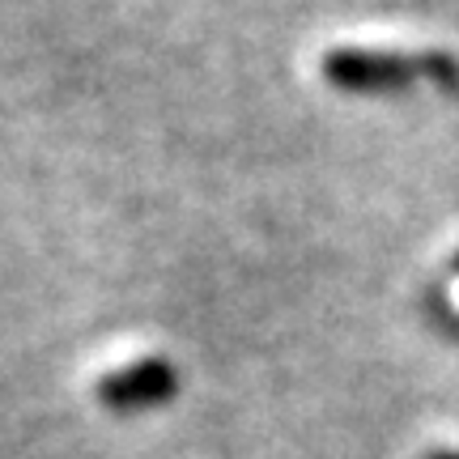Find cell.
I'll use <instances>...</instances> for the list:
<instances>
[{"label": "cell", "instance_id": "obj_1", "mask_svg": "<svg viewBox=\"0 0 459 459\" xmlns=\"http://www.w3.org/2000/svg\"><path fill=\"white\" fill-rule=\"evenodd\" d=\"M324 77L336 90L358 94H387L409 90L417 77H438L446 90H455L459 65L446 51H404V48H332L324 56Z\"/></svg>", "mask_w": 459, "mask_h": 459}, {"label": "cell", "instance_id": "obj_2", "mask_svg": "<svg viewBox=\"0 0 459 459\" xmlns=\"http://www.w3.org/2000/svg\"><path fill=\"white\" fill-rule=\"evenodd\" d=\"M175 392V370L162 358H141L132 366H119L99 383L102 404L111 409H149V404H162Z\"/></svg>", "mask_w": 459, "mask_h": 459}, {"label": "cell", "instance_id": "obj_3", "mask_svg": "<svg viewBox=\"0 0 459 459\" xmlns=\"http://www.w3.org/2000/svg\"><path fill=\"white\" fill-rule=\"evenodd\" d=\"M421 459H459V451H451V446H438V451H426Z\"/></svg>", "mask_w": 459, "mask_h": 459}, {"label": "cell", "instance_id": "obj_4", "mask_svg": "<svg viewBox=\"0 0 459 459\" xmlns=\"http://www.w3.org/2000/svg\"><path fill=\"white\" fill-rule=\"evenodd\" d=\"M455 268H459V255H455Z\"/></svg>", "mask_w": 459, "mask_h": 459}]
</instances>
